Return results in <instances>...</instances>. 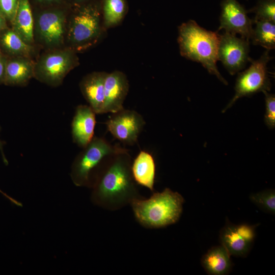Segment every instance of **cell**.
<instances>
[{
	"label": "cell",
	"instance_id": "d6986e66",
	"mask_svg": "<svg viewBox=\"0 0 275 275\" xmlns=\"http://www.w3.org/2000/svg\"><path fill=\"white\" fill-rule=\"evenodd\" d=\"M33 45L25 43L11 28L8 27L0 32V48L8 57H31Z\"/></svg>",
	"mask_w": 275,
	"mask_h": 275
},
{
	"label": "cell",
	"instance_id": "4fadbf2b",
	"mask_svg": "<svg viewBox=\"0 0 275 275\" xmlns=\"http://www.w3.org/2000/svg\"><path fill=\"white\" fill-rule=\"evenodd\" d=\"M96 113L89 105H78L71 124L73 141L84 148L94 138Z\"/></svg>",
	"mask_w": 275,
	"mask_h": 275
},
{
	"label": "cell",
	"instance_id": "d4e9b609",
	"mask_svg": "<svg viewBox=\"0 0 275 275\" xmlns=\"http://www.w3.org/2000/svg\"><path fill=\"white\" fill-rule=\"evenodd\" d=\"M265 95L266 112L264 116L265 124L270 129L275 126V96L267 91L263 92Z\"/></svg>",
	"mask_w": 275,
	"mask_h": 275
},
{
	"label": "cell",
	"instance_id": "7c38bea8",
	"mask_svg": "<svg viewBox=\"0 0 275 275\" xmlns=\"http://www.w3.org/2000/svg\"><path fill=\"white\" fill-rule=\"evenodd\" d=\"M129 85L125 74L115 70L107 73L104 80V113H115L124 108L123 104Z\"/></svg>",
	"mask_w": 275,
	"mask_h": 275
},
{
	"label": "cell",
	"instance_id": "7402d4cb",
	"mask_svg": "<svg viewBox=\"0 0 275 275\" xmlns=\"http://www.w3.org/2000/svg\"><path fill=\"white\" fill-rule=\"evenodd\" d=\"M250 39L252 43L260 45L270 50L275 47V22L268 21H255Z\"/></svg>",
	"mask_w": 275,
	"mask_h": 275
},
{
	"label": "cell",
	"instance_id": "484cf974",
	"mask_svg": "<svg viewBox=\"0 0 275 275\" xmlns=\"http://www.w3.org/2000/svg\"><path fill=\"white\" fill-rule=\"evenodd\" d=\"M20 0H0V12L8 22H12Z\"/></svg>",
	"mask_w": 275,
	"mask_h": 275
},
{
	"label": "cell",
	"instance_id": "9c48e42d",
	"mask_svg": "<svg viewBox=\"0 0 275 275\" xmlns=\"http://www.w3.org/2000/svg\"><path fill=\"white\" fill-rule=\"evenodd\" d=\"M249 44V40L228 32L219 35L217 60L231 75L242 70L250 61Z\"/></svg>",
	"mask_w": 275,
	"mask_h": 275
},
{
	"label": "cell",
	"instance_id": "83f0119b",
	"mask_svg": "<svg viewBox=\"0 0 275 275\" xmlns=\"http://www.w3.org/2000/svg\"><path fill=\"white\" fill-rule=\"evenodd\" d=\"M7 59V57L5 55L0 57V85L4 82Z\"/></svg>",
	"mask_w": 275,
	"mask_h": 275
},
{
	"label": "cell",
	"instance_id": "cb8c5ba5",
	"mask_svg": "<svg viewBox=\"0 0 275 275\" xmlns=\"http://www.w3.org/2000/svg\"><path fill=\"white\" fill-rule=\"evenodd\" d=\"M248 12L255 14L253 21H268L275 22V0H260L257 5Z\"/></svg>",
	"mask_w": 275,
	"mask_h": 275
},
{
	"label": "cell",
	"instance_id": "d6a6232c",
	"mask_svg": "<svg viewBox=\"0 0 275 275\" xmlns=\"http://www.w3.org/2000/svg\"><path fill=\"white\" fill-rule=\"evenodd\" d=\"M1 126H0V131H1ZM4 142H2L1 139H0V151L1 152V153H2V157H3V161L4 162V163H5V164L7 165L8 164V160H7L5 156V154H4V151H3V145H4Z\"/></svg>",
	"mask_w": 275,
	"mask_h": 275
},
{
	"label": "cell",
	"instance_id": "4316f807",
	"mask_svg": "<svg viewBox=\"0 0 275 275\" xmlns=\"http://www.w3.org/2000/svg\"><path fill=\"white\" fill-rule=\"evenodd\" d=\"M237 232L247 242L252 244L255 238V230L253 226L245 224L235 225Z\"/></svg>",
	"mask_w": 275,
	"mask_h": 275
},
{
	"label": "cell",
	"instance_id": "ffe728a7",
	"mask_svg": "<svg viewBox=\"0 0 275 275\" xmlns=\"http://www.w3.org/2000/svg\"><path fill=\"white\" fill-rule=\"evenodd\" d=\"M220 238L222 245L231 256L245 257L252 244L241 237L237 232L235 225L229 222L221 230Z\"/></svg>",
	"mask_w": 275,
	"mask_h": 275
},
{
	"label": "cell",
	"instance_id": "5bb4252c",
	"mask_svg": "<svg viewBox=\"0 0 275 275\" xmlns=\"http://www.w3.org/2000/svg\"><path fill=\"white\" fill-rule=\"evenodd\" d=\"M107 73L93 72L83 77L79 83L81 93L96 113H104V80Z\"/></svg>",
	"mask_w": 275,
	"mask_h": 275
},
{
	"label": "cell",
	"instance_id": "9a60e30c",
	"mask_svg": "<svg viewBox=\"0 0 275 275\" xmlns=\"http://www.w3.org/2000/svg\"><path fill=\"white\" fill-rule=\"evenodd\" d=\"M34 64L30 58L7 57L4 84L11 86H26L34 76Z\"/></svg>",
	"mask_w": 275,
	"mask_h": 275
},
{
	"label": "cell",
	"instance_id": "2e32d148",
	"mask_svg": "<svg viewBox=\"0 0 275 275\" xmlns=\"http://www.w3.org/2000/svg\"><path fill=\"white\" fill-rule=\"evenodd\" d=\"M11 29L27 44L34 42V20L29 0H20Z\"/></svg>",
	"mask_w": 275,
	"mask_h": 275
},
{
	"label": "cell",
	"instance_id": "e0dca14e",
	"mask_svg": "<svg viewBox=\"0 0 275 275\" xmlns=\"http://www.w3.org/2000/svg\"><path fill=\"white\" fill-rule=\"evenodd\" d=\"M131 172L135 183L153 191L155 164L150 153L142 150L140 152L132 163Z\"/></svg>",
	"mask_w": 275,
	"mask_h": 275
},
{
	"label": "cell",
	"instance_id": "836d02e7",
	"mask_svg": "<svg viewBox=\"0 0 275 275\" xmlns=\"http://www.w3.org/2000/svg\"><path fill=\"white\" fill-rule=\"evenodd\" d=\"M3 55H4V54H3V53L2 52L1 50V48H0V57H1V56H2Z\"/></svg>",
	"mask_w": 275,
	"mask_h": 275
},
{
	"label": "cell",
	"instance_id": "5b68a950",
	"mask_svg": "<svg viewBox=\"0 0 275 275\" xmlns=\"http://www.w3.org/2000/svg\"><path fill=\"white\" fill-rule=\"evenodd\" d=\"M77 52L69 47L51 49L34 64V76L40 81L56 87L79 64Z\"/></svg>",
	"mask_w": 275,
	"mask_h": 275
},
{
	"label": "cell",
	"instance_id": "52a82bcc",
	"mask_svg": "<svg viewBox=\"0 0 275 275\" xmlns=\"http://www.w3.org/2000/svg\"><path fill=\"white\" fill-rule=\"evenodd\" d=\"M37 14L34 36L43 45L51 49L62 46L66 37L67 11L59 6L45 7Z\"/></svg>",
	"mask_w": 275,
	"mask_h": 275
},
{
	"label": "cell",
	"instance_id": "6da1fadb",
	"mask_svg": "<svg viewBox=\"0 0 275 275\" xmlns=\"http://www.w3.org/2000/svg\"><path fill=\"white\" fill-rule=\"evenodd\" d=\"M131 158L128 150L107 157L99 167L92 199L97 205L115 210L141 198L131 172Z\"/></svg>",
	"mask_w": 275,
	"mask_h": 275
},
{
	"label": "cell",
	"instance_id": "ba28073f",
	"mask_svg": "<svg viewBox=\"0 0 275 275\" xmlns=\"http://www.w3.org/2000/svg\"><path fill=\"white\" fill-rule=\"evenodd\" d=\"M269 51L266 50L256 60L250 59V66L238 73L234 88L235 95L223 112L232 106L239 98L250 96L261 91H270L271 83L267 64L272 58L269 56Z\"/></svg>",
	"mask_w": 275,
	"mask_h": 275
},
{
	"label": "cell",
	"instance_id": "1f68e13d",
	"mask_svg": "<svg viewBox=\"0 0 275 275\" xmlns=\"http://www.w3.org/2000/svg\"><path fill=\"white\" fill-rule=\"evenodd\" d=\"M0 193L2 194L5 197H6L8 200H9L11 202H12L15 205L18 206H22V204L16 201V200L14 199L13 198H11L8 195H7L6 193H4L2 190L0 189Z\"/></svg>",
	"mask_w": 275,
	"mask_h": 275
},
{
	"label": "cell",
	"instance_id": "8992f818",
	"mask_svg": "<svg viewBox=\"0 0 275 275\" xmlns=\"http://www.w3.org/2000/svg\"><path fill=\"white\" fill-rule=\"evenodd\" d=\"M122 148L112 145L104 138L94 137L73 163L71 176L74 183L77 186L88 185L93 171L100 167L107 157Z\"/></svg>",
	"mask_w": 275,
	"mask_h": 275
},
{
	"label": "cell",
	"instance_id": "f1b7e54d",
	"mask_svg": "<svg viewBox=\"0 0 275 275\" xmlns=\"http://www.w3.org/2000/svg\"><path fill=\"white\" fill-rule=\"evenodd\" d=\"M35 3L44 7L60 5L62 0H33Z\"/></svg>",
	"mask_w": 275,
	"mask_h": 275
},
{
	"label": "cell",
	"instance_id": "603a6c76",
	"mask_svg": "<svg viewBox=\"0 0 275 275\" xmlns=\"http://www.w3.org/2000/svg\"><path fill=\"white\" fill-rule=\"evenodd\" d=\"M250 200L261 210L274 214L275 192L273 189H267L250 196Z\"/></svg>",
	"mask_w": 275,
	"mask_h": 275
},
{
	"label": "cell",
	"instance_id": "30bf717a",
	"mask_svg": "<svg viewBox=\"0 0 275 275\" xmlns=\"http://www.w3.org/2000/svg\"><path fill=\"white\" fill-rule=\"evenodd\" d=\"M107 130L121 142L133 145L138 141L145 122L138 112L123 108L112 113L105 122Z\"/></svg>",
	"mask_w": 275,
	"mask_h": 275
},
{
	"label": "cell",
	"instance_id": "44dd1931",
	"mask_svg": "<svg viewBox=\"0 0 275 275\" xmlns=\"http://www.w3.org/2000/svg\"><path fill=\"white\" fill-rule=\"evenodd\" d=\"M103 24L105 29L118 26L123 21L128 12L126 0H100Z\"/></svg>",
	"mask_w": 275,
	"mask_h": 275
},
{
	"label": "cell",
	"instance_id": "ac0fdd59",
	"mask_svg": "<svg viewBox=\"0 0 275 275\" xmlns=\"http://www.w3.org/2000/svg\"><path fill=\"white\" fill-rule=\"evenodd\" d=\"M230 256L223 245L214 246L203 256L201 264L209 274H227L232 267Z\"/></svg>",
	"mask_w": 275,
	"mask_h": 275
},
{
	"label": "cell",
	"instance_id": "8fae6325",
	"mask_svg": "<svg viewBox=\"0 0 275 275\" xmlns=\"http://www.w3.org/2000/svg\"><path fill=\"white\" fill-rule=\"evenodd\" d=\"M220 25L218 31L224 29L234 35L238 34L241 38L250 39L253 20L248 16V11L236 0H223L221 3Z\"/></svg>",
	"mask_w": 275,
	"mask_h": 275
},
{
	"label": "cell",
	"instance_id": "f546056e",
	"mask_svg": "<svg viewBox=\"0 0 275 275\" xmlns=\"http://www.w3.org/2000/svg\"><path fill=\"white\" fill-rule=\"evenodd\" d=\"M7 20L0 12V32L7 28Z\"/></svg>",
	"mask_w": 275,
	"mask_h": 275
},
{
	"label": "cell",
	"instance_id": "277c9868",
	"mask_svg": "<svg viewBox=\"0 0 275 275\" xmlns=\"http://www.w3.org/2000/svg\"><path fill=\"white\" fill-rule=\"evenodd\" d=\"M184 202L179 193L168 188L154 193L149 199L134 200L130 204L137 221L147 228H159L176 223Z\"/></svg>",
	"mask_w": 275,
	"mask_h": 275
},
{
	"label": "cell",
	"instance_id": "3957f363",
	"mask_svg": "<svg viewBox=\"0 0 275 275\" xmlns=\"http://www.w3.org/2000/svg\"><path fill=\"white\" fill-rule=\"evenodd\" d=\"M100 0L73 7L67 22L66 40L69 48L84 52L96 45L106 34Z\"/></svg>",
	"mask_w": 275,
	"mask_h": 275
},
{
	"label": "cell",
	"instance_id": "4dcf8cb0",
	"mask_svg": "<svg viewBox=\"0 0 275 275\" xmlns=\"http://www.w3.org/2000/svg\"><path fill=\"white\" fill-rule=\"evenodd\" d=\"M73 7L80 6L96 0H70Z\"/></svg>",
	"mask_w": 275,
	"mask_h": 275
},
{
	"label": "cell",
	"instance_id": "7a4b0ae2",
	"mask_svg": "<svg viewBox=\"0 0 275 275\" xmlns=\"http://www.w3.org/2000/svg\"><path fill=\"white\" fill-rule=\"evenodd\" d=\"M219 40L217 32L208 31L193 20L182 23L178 27L177 41L181 56L201 63L210 74L227 85L228 82L216 66Z\"/></svg>",
	"mask_w": 275,
	"mask_h": 275
}]
</instances>
